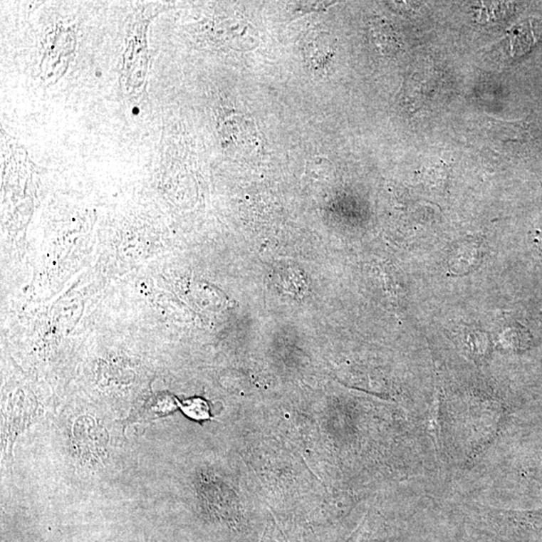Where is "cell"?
<instances>
[{
    "label": "cell",
    "instance_id": "277c9868",
    "mask_svg": "<svg viewBox=\"0 0 542 542\" xmlns=\"http://www.w3.org/2000/svg\"><path fill=\"white\" fill-rule=\"evenodd\" d=\"M534 241H536V247L542 255V230H537L536 236H534Z\"/></svg>",
    "mask_w": 542,
    "mask_h": 542
},
{
    "label": "cell",
    "instance_id": "6da1fadb",
    "mask_svg": "<svg viewBox=\"0 0 542 542\" xmlns=\"http://www.w3.org/2000/svg\"><path fill=\"white\" fill-rule=\"evenodd\" d=\"M305 56L313 71L327 73L328 65L335 56V39L327 33H318L306 39Z\"/></svg>",
    "mask_w": 542,
    "mask_h": 542
},
{
    "label": "cell",
    "instance_id": "7a4b0ae2",
    "mask_svg": "<svg viewBox=\"0 0 542 542\" xmlns=\"http://www.w3.org/2000/svg\"><path fill=\"white\" fill-rule=\"evenodd\" d=\"M75 435L78 439V447L85 448L88 452H90V449L93 448L94 454L100 452V449L104 447L105 443H107V437H105V432L103 433L102 427L95 425L94 432L90 433V419L85 418L80 419L77 423H75ZM83 449V452H85Z\"/></svg>",
    "mask_w": 542,
    "mask_h": 542
},
{
    "label": "cell",
    "instance_id": "3957f363",
    "mask_svg": "<svg viewBox=\"0 0 542 542\" xmlns=\"http://www.w3.org/2000/svg\"><path fill=\"white\" fill-rule=\"evenodd\" d=\"M180 406L186 415L195 419V420H204V419L209 418V408H208V405L204 400H189L186 403L181 404Z\"/></svg>",
    "mask_w": 542,
    "mask_h": 542
}]
</instances>
